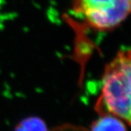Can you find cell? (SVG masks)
Masks as SVG:
<instances>
[{"mask_svg": "<svg viewBox=\"0 0 131 131\" xmlns=\"http://www.w3.org/2000/svg\"><path fill=\"white\" fill-rule=\"evenodd\" d=\"M90 131H127L123 121L108 115H100V117L91 125Z\"/></svg>", "mask_w": 131, "mask_h": 131, "instance_id": "obj_3", "label": "cell"}, {"mask_svg": "<svg viewBox=\"0 0 131 131\" xmlns=\"http://www.w3.org/2000/svg\"><path fill=\"white\" fill-rule=\"evenodd\" d=\"M15 131H48L45 123L37 117H29L16 126Z\"/></svg>", "mask_w": 131, "mask_h": 131, "instance_id": "obj_4", "label": "cell"}, {"mask_svg": "<svg viewBox=\"0 0 131 131\" xmlns=\"http://www.w3.org/2000/svg\"><path fill=\"white\" fill-rule=\"evenodd\" d=\"M72 12L90 29L110 32L131 15V0H73Z\"/></svg>", "mask_w": 131, "mask_h": 131, "instance_id": "obj_2", "label": "cell"}, {"mask_svg": "<svg viewBox=\"0 0 131 131\" xmlns=\"http://www.w3.org/2000/svg\"><path fill=\"white\" fill-rule=\"evenodd\" d=\"M96 110L131 126V49L121 50L106 66Z\"/></svg>", "mask_w": 131, "mask_h": 131, "instance_id": "obj_1", "label": "cell"}]
</instances>
